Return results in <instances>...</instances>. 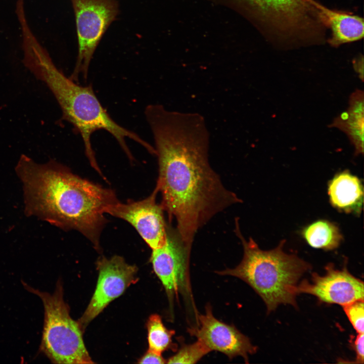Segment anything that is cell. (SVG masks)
Segmentation results:
<instances>
[{
	"label": "cell",
	"mask_w": 364,
	"mask_h": 364,
	"mask_svg": "<svg viewBox=\"0 0 364 364\" xmlns=\"http://www.w3.org/2000/svg\"><path fill=\"white\" fill-rule=\"evenodd\" d=\"M145 115L158 159L156 187L160 204L192 246L200 228L240 200L224 187L209 164L210 133L202 115L169 110L158 104L147 106Z\"/></svg>",
	"instance_id": "1"
},
{
	"label": "cell",
	"mask_w": 364,
	"mask_h": 364,
	"mask_svg": "<svg viewBox=\"0 0 364 364\" xmlns=\"http://www.w3.org/2000/svg\"><path fill=\"white\" fill-rule=\"evenodd\" d=\"M23 188L25 212L67 231L79 232L99 249L107 208L115 193L73 173L54 161L39 164L22 155L15 168Z\"/></svg>",
	"instance_id": "2"
},
{
	"label": "cell",
	"mask_w": 364,
	"mask_h": 364,
	"mask_svg": "<svg viewBox=\"0 0 364 364\" xmlns=\"http://www.w3.org/2000/svg\"><path fill=\"white\" fill-rule=\"evenodd\" d=\"M21 30L24 66L51 90L61 109L62 119L70 123L81 135L85 155L95 170L101 173L92 148L91 136L99 130L110 133L130 160L133 158L126 144L127 138L140 144L150 154L155 153L154 147L151 145L111 118L96 96L91 85L78 84L56 66L29 26H25Z\"/></svg>",
	"instance_id": "3"
},
{
	"label": "cell",
	"mask_w": 364,
	"mask_h": 364,
	"mask_svg": "<svg viewBox=\"0 0 364 364\" xmlns=\"http://www.w3.org/2000/svg\"><path fill=\"white\" fill-rule=\"evenodd\" d=\"M236 232L243 247L242 261L234 268L216 272L246 282L263 300L268 312L281 304L296 307L298 282L310 265L297 256L285 252V240L273 249L263 250L251 238L246 241L238 226Z\"/></svg>",
	"instance_id": "4"
},
{
	"label": "cell",
	"mask_w": 364,
	"mask_h": 364,
	"mask_svg": "<svg viewBox=\"0 0 364 364\" xmlns=\"http://www.w3.org/2000/svg\"><path fill=\"white\" fill-rule=\"evenodd\" d=\"M25 288L41 299L44 310L40 350L55 363H93L84 345L77 322L71 317L69 308L63 299L62 283L59 281L53 294Z\"/></svg>",
	"instance_id": "5"
},
{
	"label": "cell",
	"mask_w": 364,
	"mask_h": 364,
	"mask_svg": "<svg viewBox=\"0 0 364 364\" xmlns=\"http://www.w3.org/2000/svg\"><path fill=\"white\" fill-rule=\"evenodd\" d=\"M191 247L181 238L176 228L167 224L166 238L160 248L152 250L150 261L166 291L170 306L182 297L190 314V327L198 324V311L192 293L190 274Z\"/></svg>",
	"instance_id": "6"
},
{
	"label": "cell",
	"mask_w": 364,
	"mask_h": 364,
	"mask_svg": "<svg viewBox=\"0 0 364 364\" xmlns=\"http://www.w3.org/2000/svg\"><path fill=\"white\" fill-rule=\"evenodd\" d=\"M75 18L78 54L75 67L69 77L78 82L80 75L87 78L95 51L103 35L116 18L117 0H71Z\"/></svg>",
	"instance_id": "7"
},
{
	"label": "cell",
	"mask_w": 364,
	"mask_h": 364,
	"mask_svg": "<svg viewBox=\"0 0 364 364\" xmlns=\"http://www.w3.org/2000/svg\"><path fill=\"white\" fill-rule=\"evenodd\" d=\"M276 34L304 37L324 28L314 0H245Z\"/></svg>",
	"instance_id": "8"
},
{
	"label": "cell",
	"mask_w": 364,
	"mask_h": 364,
	"mask_svg": "<svg viewBox=\"0 0 364 364\" xmlns=\"http://www.w3.org/2000/svg\"><path fill=\"white\" fill-rule=\"evenodd\" d=\"M99 278L97 287L88 306L77 321L83 332L88 324L112 300L120 296L131 284L137 281L138 268L115 255L101 257L97 262Z\"/></svg>",
	"instance_id": "9"
},
{
	"label": "cell",
	"mask_w": 364,
	"mask_h": 364,
	"mask_svg": "<svg viewBox=\"0 0 364 364\" xmlns=\"http://www.w3.org/2000/svg\"><path fill=\"white\" fill-rule=\"evenodd\" d=\"M158 191L156 187L147 198L126 204L119 201L109 206L106 213L122 219L129 223L152 249L161 247L166 238L167 224L164 210L156 202Z\"/></svg>",
	"instance_id": "10"
},
{
	"label": "cell",
	"mask_w": 364,
	"mask_h": 364,
	"mask_svg": "<svg viewBox=\"0 0 364 364\" xmlns=\"http://www.w3.org/2000/svg\"><path fill=\"white\" fill-rule=\"evenodd\" d=\"M188 332L202 341L211 351L220 352L230 359L240 356L246 363H248L249 355L257 350V347L250 339L235 326L215 318L209 304L205 307V313L199 314L198 326L189 328Z\"/></svg>",
	"instance_id": "11"
},
{
	"label": "cell",
	"mask_w": 364,
	"mask_h": 364,
	"mask_svg": "<svg viewBox=\"0 0 364 364\" xmlns=\"http://www.w3.org/2000/svg\"><path fill=\"white\" fill-rule=\"evenodd\" d=\"M326 269L325 275L313 273L311 282L304 280L298 284L297 294H311L322 302L343 306L355 301L363 300V282L352 275L346 267L339 270L329 264Z\"/></svg>",
	"instance_id": "12"
},
{
	"label": "cell",
	"mask_w": 364,
	"mask_h": 364,
	"mask_svg": "<svg viewBox=\"0 0 364 364\" xmlns=\"http://www.w3.org/2000/svg\"><path fill=\"white\" fill-rule=\"evenodd\" d=\"M320 20L331 29L329 43L337 47L346 43L361 39L363 36V21L358 16L344 12L329 9L314 1Z\"/></svg>",
	"instance_id": "13"
},
{
	"label": "cell",
	"mask_w": 364,
	"mask_h": 364,
	"mask_svg": "<svg viewBox=\"0 0 364 364\" xmlns=\"http://www.w3.org/2000/svg\"><path fill=\"white\" fill-rule=\"evenodd\" d=\"M328 194L331 205L346 213L359 214L363 202L360 179L348 170L337 173L329 181Z\"/></svg>",
	"instance_id": "14"
},
{
	"label": "cell",
	"mask_w": 364,
	"mask_h": 364,
	"mask_svg": "<svg viewBox=\"0 0 364 364\" xmlns=\"http://www.w3.org/2000/svg\"><path fill=\"white\" fill-rule=\"evenodd\" d=\"M347 118L338 117L331 124L347 134L354 145L356 154L363 153L364 97L361 90L356 89L349 99Z\"/></svg>",
	"instance_id": "15"
},
{
	"label": "cell",
	"mask_w": 364,
	"mask_h": 364,
	"mask_svg": "<svg viewBox=\"0 0 364 364\" xmlns=\"http://www.w3.org/2000/svg\"><path fill=\"white\" fill-rule=\"evenodd\" d=\"M301 235L311 247L325 250L336 249L343 239L338 226L323 219L315 221L305 227Z\"/></svg>",
	"instance_id": "16"
},
{
	"label": "cell",
	"mask_w": 364,
	"mask_h": 364,
	"mask_svg": "<svg viewBox=\"0 0 364 364\" xmlns=\"http://www.w3.org/2000/svg\"><path fill=\"white\" fill-rule=\"evenodd\" d=\"M147 327L149 350L162 354L168 349H176L172 342L175 331L168 330L164 326L159 315H151L147 322Z\"/></svg>",
	"instance_id": "17"
},
{
	"label": "cell",
	"mask_w": 364,
	"mask_h": 364,
	"mask_svg": "<svg viewBox=\"0 0 364 364\" xmlns=\"http://www.w3.org/2000/svg\"><path fill=\"white\" fill-rule=\"evenodd\" d=\"M202 341L198 340L192 344H183L178 351L166 361L167 363H195L211 352Z\"/></svg>",
	"instance_id": "18"
},
{
	"label": "cell",
	"mask_w": 364,
	"mask_h": 364,
	"mask_svg": "<svg viewBox=\"0 0 364 364\" xmlns=\"http://www.w3.org/2000/svg\"><path fill=\"white\" fill-rule=\"evenodd\" d=\"M343 309L353 328L357 333H363V300H357L343 306Z\"/></svg>",
	"instance_id": "19"
},
{
	"label": "cell",
	"mask_w": 364,
	"mask_h": 364,
	"mask_svg": "<svg viewBox=\"0 0 364 364\" xmlns=\"http://www.w3.org/2000/svg\"><path fill=\"white\" fill-rule=\"evenodd\" d=\"M363 333H358L352 343V347L356 353V362L363 363Z\"/></svg>",
	"instance_id": "20"
},
{
	"label": "cell",
	"mask_w": 364,
	"mask_h": 364,
	"mask_svg": "<svg viewBox=\"0 0 364 364\" xmlns=\"http://www.w3.org/2000/svg\"><path fill=\"white\" fill-rule=\"evenodd\" d=\"M162 354L149 350L139 360L140 363H166V360L162 356Z\"/></svg>",
	"instance_id": "21"
},
{
	"label": "cell",
	"mask_w": 364,
	"mask_h": 364,
	"mask_svg": "<svg viewBox=\"0 0 364 364\" xmlns=\"http://www.w3.org/2000/svg\"><path fill=\"white\" fill-rule=\"evenodd\" d=\"M363 57H358L354 61L353 65L356 72L359 74L360 78L363 80Z\"/></svg>",
	"instance_id": "22"
}]
</instances>
